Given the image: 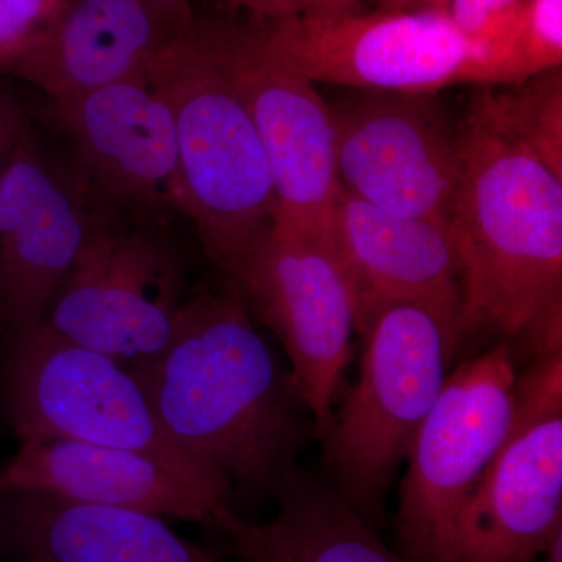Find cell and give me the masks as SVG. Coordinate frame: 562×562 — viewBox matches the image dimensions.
<instances>
[{
    "label": "cell",
    "instance_id": "cell-2",
    "mask_svg": "<svg viewBox=\"0 0 562 562\" xmlns=\"http://www.w3.org/2000/svg\"><path fill=\"white\" fill-rule=\"evenodd\" d=\"M460 133L450 232L461 339L498 336L532 357L562 349V176L498 124L479 91Z\"/></svg>",
    "mask_w": 562,
    "mask_h": 562
},
{
    "label": "cell",
    "instance_id": "cell-31",
    "mask_svg": "<svg viewBox=\"0 0 562 562\" xmlns=\"http://www.w3.org/2000/svg\"><path fill=\"white\" fill-rule=\"evenodd\" d=\"M3 562H13V561L5 560V561H3Z\"/></svg>",
    "mask_w": 562,
    "mask_h": 562
},
{
    "label": "cell",
    "instance_id": "cell-25",
    "mask_svg": "<svg viewBox=\"0 0 562 562\" xmlns=\"http://www.w3.org/2000/svg\"><path fill=\"white\" fill-rule=\"evenodd\" d=\"M349 0H301L306 11L312 10H341L346 9V3Z\"/></svg>",
    "mask_w": 562,
    "mask_h": 562
},
{
    "label": "cell",
    "instance_id": "cell-21",
    "mask_svg": "<svg viewBox=\"0 0 562 562\" xmlns=\"http://www.w3.org/2000/svg\"><path fill=\"white\" fill-rule=\"evenodd\" d=\"M562 0H527L508 43L513 83L561 68Z\"/></svg>",
    "mask_w": 562,
    "mask_h": 562
},
{
    "label": "cell",
    "instance_id": "cell-15",
    "mask_svg": "<svg viewBox=\"0 0 562 562\" xmlns=\"http://www.w3.org/2000/svg\"><path fill=\"white\" fill-rule=\"evenodd\" d=\"M2 491L43 492L69 502L188 520L211 530L232 498L147 454L68 439L21 442L0 471Z\"/></svg>",
    "mask_w": 562,
    "mask_h": 562
},
{
    "label": "cell",
    "instance_id": "cell-4",
    "mask_svg": "<svg viewBox=\"0 0 562 562\" xmlns=\"http://www.w3.org/2000/svg\"><path fill=\"white\" fill-rule=\"evenodd\" d=\"M358 333L360 375L322 438L324 465L336 491L379 532L392 480L452 372L460 314L395 301L373 310Z\"/></svg>",
    "mask_w": 562,
    "mask_h": 562
},
{
    "label": "cell",
    "instance_id": "cell-9",
    "mask_svg": "<svg viewBox=\"0 0 562 562\" xmlns=\"http://www.w3.org/2000/svg\"><path fill=\"white\" fill-rule=\"evenodd\" d=\"M562 532V349L519 373L512 425L462 509L457 562H535Z\"/></svg>",
    "mask_w": 562,
    "mask_h": 562
},
{
    "label": "cell",
    "instance_id": "cell-20",
    "mask_svg": "<svg viewBox=\"0 0 562 562\" xmlns=\"http://www.w3.org/2000/svg\"><path fill=\"white\" fill-rule=\"evenodd\" d=\"M512 90L479 87L480 98L509 135L519 139L553 172L562 176L561 68L547 70Z\"/></svg>",
    "mask_w": 562,
    "mask_h": 562
},
{
    "label": "cell",
    "instance_id": "cell-11",
    "mask_svg": "<svg viewBox=\"0 0 562 562\" xmlns=\"http://www.w3.org/2000/svg\"><path fill=\"white\" fill-rule=\"evenodd\" d=\"M358 91L330 106L339 188L376 209L450 225L460 127L435 94Z\"/></svg>",
    "mask_w": 562,
    "mask_h": 562
},
{
    "label": "cell",
    "instance_id": "cell-10",
    "mask_svg": "<svg viewBox=\"0 0 562 562\" xmlns=\"http://www.w3.org/2000/svg\"><path fill=\"white\" fill-rule=\"evenodd\" d=\"M232 283L283 346L316 438H324L357 331L349 276L335 239L276 220Z\"/></svg>",
    "mask_w": 562,
    "mask_h": 562
},
{
    "label": "cell",
    "instance_id": "cell-14",
    "mask_svg": "<svg viewBox=\"0 0 562 562\" xmlns=\"http://www.w3.org/2000/svg\"><path fill=\"white\" fill-rule=\"evenodd\" d=\"M52 113L94 195L181 216L176 124L144 77L52 101Z\"/></svg>",
    "mask_w": 562,
    "mask_h": 562
},
{
    "label": "cell",
    "instance_id": "cell-24",
    "mask_svg": "<svg viewBox=\"0 0 562 562\" xmlns=\"http://www.w3.org/2000/svg\"><path fill=\"white\" fill-rule=\"evenodd\" d=\"M22 124H24V117L21 116L20 111L14 109L10 102L0 101V172L9 158Z\"/></svg>",
    "mask_w": 562,
    "mask_h": 562
},
{
    "label": "cell",
    "instance_id": "cell-28",
    "mask_svg": "<svg viewBox=\"0 0 562 562\" xmlns=\"http://www.w3.org/2000/svg\"><path fill=\"white\" fill-rule=\"evenodd\" d=\"M146 2L151 3V5L160 7V9L179 11L183 0H146Z\"/></svg>",
    "mask_w": 562,
    "mask_h": 562
},
{
    "label": "cell",
    "instance_id": "cell-3",
    "mask_svg": "<svg viewBox=\"0 0 562 562\" xmlns=\"http://www.w3.org/2000/svg\"><path fill=\"white\" fill-rule=\"evenodd\" d=\"M144 79L176 124L181 216L194 224L211 262L235 281L277 216L268 158L249 111L190 25Z\"/></svg>",
    "mask_w": 562,
    "mask_h": 562
},
{
    "label": "cell",
    "instance_id": "cell-6",
    "mask_svg": "<svg viewBox=\"0 0 562 562\" xmlns=\"http://www.w3.org/2000/svg\"><path fill=\"white\" fill-rule=\"evenodd\" d=\"M0 405L21 442L68 439L133 450L233 495L169 441L127 368L44 324L0 351Z\"/></svg>",
    "mask_w": 562,
    "mask_h": 562
},
{
    "label": "cell",
    "instance_id": "cell-13",
    "mask_svg": "<svg viewBox=\"0 0 562 562\" xmlns=\"http://www.w3.org/2000/svg\"><path fill=\"white\" fill-rule=\"evenodd\" d=\"M92 192L24 121L0 172V351L35 330L79 255Z\"/></svg>",
    "mask_w": 562,
    "mask_h": 562
},
{
    "label": "cell",
    "instance_id": "cell-29",
    "mask_svg": "<svg viewBox=\"0 0 562 562\" xmlns=\"http://www.w3.org/2000/svg\"><path fill=\"white\" fill-rule=\"evenodd\" d=\"M409 2L420 5V9H442L446 10L447 0H409Z\"/></svg>",
    "mask_w": 562,
    "mask_h": 562
},
{
    "label": "cell",
    "instance_id": "cell-17",
    "mask_svg": "<svg viewBox=\"0 0 562 562\" xmlns=\"http://www.w3.org/2000/svg\"><path fill=\"white\" fill-rule=\"evenodd\" d=\"M188 25L146 0H72L57 24L10 68L49 95L72 98L147 68Z\"/></svg>",
    "mask_w": 562,
    "mask_h": 562
},
{
    "label": "cell",
    "instance_id": "cell-1",
    "mask_svg": "<svg viewBox=\"0 0 562 562\" xmlns=\"http://www.w3.org/2000/svg\"><path fill=\"white\" fill-rule=\"evenodd\" d=\"M162 432L232 494L276 492L316 428L235 283L181 308L168 349L131 371Z\"/></svg>",
    "mask_w": 562,
    "mask_h": 562
},
{
    "label": "cell",
    "instance_id": "cell-16",
    "mask_svg": "<svg viewBox=\"0 0 562 562\" xmlns=\"http://www.w3.org/2000/svg\"><path fill=\"white\" fill-rule=\"evenodd\" d=\"M333 238L353 294L357 331L395 301L435 303L460 314V266L450 225L376 209L339 190Z\"/></svg>",
    "mask_w": 562,
    "mask_h": 562
},
{
    "label": "cell",
    "instance_id": "cell-26",
    "mask_svg": "<svg viewBox=\"0 0 562 562\" xmlns=\"http://www.w3.org/2000/svg\"><path fill=\"white\" fill-rule=\"evenodd\" d=\"M236 2L247 3V5L257 7V9L276 11V13H283V10L290 9L288 0H236Z\"/></svg>",
    "mask_w": 562,
    "mask_h": 562
},
{
    "label": "cell",
    "instance_id": "cell-19",
    "mask_svg": "<svg viewBox=\"0 0 562 562\" xmlns=\"http://www.w3.org/2000/svg\"><path fill=\"white\" fill-rule=\"evenodd\" d=\"M273 495L276 516L244 520L231 506L217 514L214 531L243 562H406L392 552L333 484L294 465Z\"/></svg>",
    "mask_w": 562,
    "mask_h": 562
},
{
    "label": "cell",
    "instance_id": "cell-7",
    "mask_svg": "<svg viewBox=\"0 0 562 562\" xmlns=\"http://www.w3.org/2000/svg\"><path fill=\"white\" fill-rule=\"evenodd\" d=\"M517 376L506 341L450 372L408 453L397 514L406 562H457L458 520L509 430Z\"/></svg>",
    "mask_w": 562,
    "mask_h": 562
},
{
    "label": "cell",
    "instance_id": "cell-5",
    "mask_svg": "<svg viewBox=\"0 0 562 562\" xmlns=\"http://www.w3.org/2000/svg\"><path fill=\"white\" fill-rule=\"evenodd\" d=\"M172 216L92 194L83 244L41 324L128 371L157 360L188 301Z\"/></svg>",
    "mask_w": 562,
    "mask_h": 562
},
{
    "label": "cell",
    "instance_id": "cell-8",
    "mask_svg": "<svg viewBox=\"0 0 562 562\" xmlns=\"http://www.w3.org/2000/svg\"><path fill=\"white\" fill-rule=\"evenodd\" d=\"M262 38L305 79L362 91L436 94L457 85L497 87L486 50L442 9L357 14L312 10L281 18Z\"/></svg>",
    "mask_w": 562,
    "mask_h": 562
},
{
    "label": "cell",
    "instance_id": "cell-22",
    "mask_svg": "<svg viewBox=\"0 0 562 562\" xmlns=\"http://www.w3.org/2000/svg\"><path fill=\"white\" fill-rule=\"evenodd\" d=\"M527 0H447L446 11L465 38L486 50L497 85L508 80V41Z\"/></svg>",
    "mask_w": 562,
    "mask_h": 562
},
{
    "label": "cell",
    "instance_id": "cell-12",
    "mask_svg": "<svg viewBox=\"0 0 562 562\" xmlns=\"http://www.w3.org/2000/svg\"><path fill=\"white\" fill-rule=\"evenodd\" d=\"M198 31L260 136L276 194V220L333 238V211L341 188L330 106L312 80L281 60L261 32Z\"/></svg>",
    "mask_w": 562,
    "mask_h": 562
},
{
    "label": "cell",
    "instance_id": "cell-27",
    "mask_svg": "<svg viewBox=\"0 0 562 562\" xmlns=\"http://www.w3.org/2000/svg\"><path fill=\"white\" fill-rule=\"evenodd\" d=\"M539 562H562V532L553 539L549 549L541 554Z\"/></svg>",
    "mask_w": 562,
    "mask_h": 562
},
{
    "label": "cell",
    "instance_id": "cell-30",
    "mask_svg": "<svg viewBox=\"0 0 562 562\" xmlns=\"http://www.w3.org/2000/svg\"><path fill=\"white\" fill-rule=\"evenodd\" d=\"M3 561H5V560H2V558H0V562H3Z\"/></svg>",
    "mask_w": 562,
    "mask_h": 562
},
{
    "label": "cell",
    "instance_id": "cell-18",
    "mask_svg": "<svg viewBox=\"0 0 562 562\" xmlns=\"http://www.w3.org/2000/svg\"><path fill=\"white\" fill-rule=\"evenodd\" d=\"M0 558L13 562H224L180 538L161 517L0 492Z\"/></svg>",
    "mask_w": 562,
    "mask_h": 562
},
{
    "label": "cell",
    "instance_id": "cell-23",
    "mask_svg": "<svg viewBox=\"0 0 562 562\" xmlns=\"http://www.w3.org/2000/svg\"><path fill=\"white\" fill-rule=\"evenodd\" d=\"M72 0H0V66H10L57 24Z\"/></svg>",
    "mask_w": 562,
    "mask_h": 562
}]
</instances>
